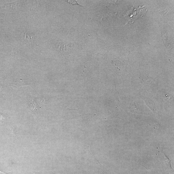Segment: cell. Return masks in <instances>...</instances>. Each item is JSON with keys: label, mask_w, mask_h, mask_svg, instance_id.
I'll use <instances>...</instances> for the list:
<instances>
[{"label": "cell", "mask_w": 174, "mask_h": 174, "mask_svg": "<svg viewBox=\"0 0 174 174\" xmlns=\"http://www.w3.org/2000/svg\"><path fill=\"white\" fill-rule=\"evenodd\" d=\"M7 131L9 136L14 139H17V138L15 134L14 128L12 126H8L7 128Z\"/></svg>", "instance_id": "1"}, {"label": "cell", "mask_w": 174, "mask_h": 174, "mask_svg": "<svg viewBox=\"0 0 174 174\" xmlns=\"http://www.w3.org/2000/svg\"><path fill=\"white\" fill-rule=\"evenodd\" d=\"M9 173L5 172L2 171L0 170V174H9Z\"/></svg>", "instance_id": "2"}]
</instances>
